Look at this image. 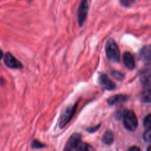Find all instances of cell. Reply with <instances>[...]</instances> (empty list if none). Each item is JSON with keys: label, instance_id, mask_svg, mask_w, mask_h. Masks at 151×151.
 <instances>
[{"label": "cell", "instance_id": "cell-1", "mask_svg": "<svg viewBox=\"0 0 151 151\" xmlns=\"http://www.w3.org/2000/svg\"><path fill=\"white\" fill-rule=\"evenodd\" d=\"M106 54L111 62L118 63L120 60V50L116 43L112 38L109 39L106 43Z\"/></svg>", "mask_w": 151, "mask_h": 151}, {"label": "cell", "instance_id": "cell-2", "mask_svg": "<svg viewBox=\"0 0 151 151\" xmlns=\"http://www.w3.org/2000/svg\"><path fill=\"white\" fill-rule=\"evenodd\" d=\"M123 125L129 131H134L138 125V120L135 113L132 111H125L122 114Z\"/></svg>", "mask_w": 151, "mask_h": 151}, {"label": "cell", "instance_id": "cell-3", "mask_svg": "<svg viewBox=\"0 0 151 151\" xmlns=\"http://www.w3.org/2000/svg\"><path fill=\"white\" fill-rule=\"evenodd\" d=\"M77 106L75 105L72 106H68L66 109H64L60 114V119H59V126L60 128H63L70 122L71 119H72L73 116L75 115V111H76Z\"/></svg>", "mask_w": 151, "mask_h": 151}, {"label": "cell", "instance_id": "cell-4", "mask_svg": "<svg viewBox=\"0 0 151 151\" xmlns=\"http://www.w3.org/2000/svg\"><path fill=\"white\" fill-rule=\"evenodd\" d=\"M88 12V4L87 0H83L79 6L78 11V22H79L80 26H83L84 22L86 20Z\"/></svg>", "mask_w": 151, "mask_h": 151}, {"label": "cell", "instance_id": "cell-5", "mask_svg": "<svg viewBox=\"0 0 151 151\" xmlns=\"http://www.w3.org/2000/svg\"><path fill=\"white\" fill-rule=\"evenodd\" d=\"M3 57H4V62L5 65L10 69H21L23 66L21 62L15 58L14 56L11 53H5Z\"/></svg>", "mask_w": 151, "mask_h": 151}, {"label": "cell", "instance_id": "cell-6", "mask_svg": "<svg viewBox=\"0 0 151 151\" xmlns=\"http://www.w3.org/2000/svg\"><path fill=\"white\" fill-rule=\"evenodd\" d=\"M81 142V135L79 134H74L70 137L68 140L66 146H65V150H76L77 147L79 143Z\"/></svg>", "mask_w": 151, "mask_h": 151}, {"label": "cell", "instance_id": "cell-7", "mask_svg": "<svg viewBox=\"0 0 151 151\" xmlns=\"http://www.w3.org/2000/svg\"><path fill=\"white\" fill-rule=\"evenodd\" d=\"M99 83L106 90H113L116 87L114 83L106 74H100L99 76Z\"/></svg>", "mask_w": 151, "mask_h": 151}, {"label": "cell", "instance_id": "cell-8", "mask_svg": "<svg viewBox=\"0 0 151 151\" xmlns=\"http://www.w3.org/2000/svg\"><path fill=\"white\" fill-rule=\"evenodd\" d=\"M129 100V97L125 94H116L109 97L107 100V103L109 106H114L119 103H124Z\"/></svg>", "mask_w": 151, "mask_h": 151}, {"label": "cell", "instance_id": "cell-9", "mask_svg": "<svg viewBox=\"0 0 151 151\" xmlns=\"http://www.w3.org/2000/svg\"><path fill=\"white\" fill-rule=\"evenodd\" d=\"M123 62L125 66L130 70H132L135 68V60H134V56L130 53L129 52H126L123 55Z\"/></svg>", "mask_w": 151, "mask_h": 151}, {"label": "cell", "instance_id": "cell-10", "mask_svg": "<svg viewBox=\"0 0 151 151\" xmlns=\"http://www.w3.org/2000/svg\"><path fill=\"white\" fill-rule=\"evenodd\" d=\"M139 59L142 61L151 60V45H146L139 52Z\"/></svg>", "mask_w": 151, "mask_h": 151}, {"label": "cell", "instance_id": "cell-11", "mask_svg": "<svg viewBox=\"0 0 151 151\" xmlns=\"http://www.w3.org/2000/svg\"><path fill=\"white\" fill-rule=\"evenodd\" d=\"M151 77V64H148L143 68L140 73V79L143 83H147Z\"/></svg>", "mask_w": 151, "mask_h": 151}, {"label": "cell", "instance_id": "cell-12", "mask_svg": "<svg viewBox=\"0 0 151 151\" xmlns=\"http://www.w3.org/2000/svg\"><path fill=\"white\" fill-rule=\"evenodd\" d=\"M114 137L112 133V131H107L103 135V138H102V141L105 145H110L114 142Z\"/></svg>", "mask_w": 151, "mask_h": 151}, {"label": "cell", "instance_id": "cell-13", "mask_svg": "<svg viewBox=\"0 0 151 151\" xmlns=\"http://www.w3.org/2000/svg\"><path fill=\"white\" fill-rule=\"evenodd\" d=\"M94 150L93 147H91V146L85 142H83L82 141L79 143L78 146L77 147L76 150L78 151H88V150Z\"/></svg>", "mask_w": 151, "mask_h": 151}, {"label": "cell", "instance_id": "cell-14", "mask_svg": "<svg viewBox=\"0 0 151 151\" xmlns=\"http://www.w3.org/2000/svg\"><path fill=\"white\" fill-rule=\"evenodd\" d=\"M111 76L113 77L114 79L117 80L119 81H122V80L125 78V75L123 73L119 72V71H112L111 72Z\"/></svg>", "mask_w": 151, "mask_h": 151}, {"label": "cell", "instance_id": "cell-15", "mask_svg": "<svg viewBox=\"0 0 151 151\" xmlns=\"http://www.w3.org/2000/svg\"><path fill=\"white\" fill-rule=\"evenodd\" d=\"M142 99L145 102H150L151 100V89L147 88L142 94Z\"/></svg>", "mask_w": 151, "mask_h": 151}, {"label": "cell", "instance_id": "cell-16", "mask_svg": "<svg viewBox=\"0 0 151 151\" xmlns=\"http://www.w3.org/2000/svg\"><path fill=\"white\" fill-rule=\"evenodd\" d=\"M143 125L146 129L151 128V114H148L145 117L143 121Z\"/></svg>", "mask_w": 151, "mask_h": 151}, {"label": "cell", "instance_id": "cell-17", "mask_svg": "<svg viewBox=\"0 0 151 151\" xmlns=\"http://www.w3.org/2000/svg\"><path fill=\"white\" fill-rule=\"evenodd\" d=\"M143 138H144L145 142H151V128L150 129H147V131L145 132L144 135H143Z\"/></svg>", "mask_w": 151, "mask_h": 151}, {"label": "cell", "instance_id": "cell-18", "mask_svg": "<svg viewBox=\"0 0 151 151\" xmlns=\"http://www.w3.org/2000/svg\"><path fill=\"white\" fill-rule=\"evenodd\" d=\"M136 0H119L120 1L121 4L124 7H130L131 5H132L134 4V2Z\"/></svg>", "mask_w": 151, "mask_h": 151}, {"label": "cell", "instance_id": "cell-19", "mask_svg": "<svg viewBox=\"0 0 151 151\" xmlns=\"http://www.w3.org/2000/svg\"><path fill=\"white\" fill-rule=\"evenodd\" d=\"M32 147L35 149H39V148H43V147H44V145L43 144H41L40 142L37 141V140H34L32 143Z\"/></svg>", "mask_w": 151, "mask_h": 151}, {"label": "cell", "instance_id": "cell-20", "mask_svg": "<svg viewBox=\"0 0 151 151\" xmlns=\"http://www.w3.org/2000/svg\"><path fill=\"white\" fill-rule=\"evenodd\" d=\"M100 125H97V126L94 127V128H90V129H88V131H89V132H91V133L94 132V131H97V130L98 129V128H100Z\"/></svg>", "mask_w": 151, "mask_h": 151}, {"label": "cell", "instance_id": "cell-21", "mask_svg": "<svg viewBox=\"0 0 151 151\" xmlns=\"http://www.w3.org/2000/svg\"><path fill=\"white\" fill-rule=\"evenodd\" d=\"M130 151H140V148L137 147H132L131 148H129Z\"/></svg>", "mask_w": 151, "mask_h": 151}, {"label": "cell", "instance_id": "cell-22", "mask_svg": "<svg viewBox=\"0 0 151 151\" xmlns=\"http://www.w3.org/2000/svg\"><path fill=\"white\" fill-rule=\"evenodd\" d=\"M3 55H4V54H3L2 51H1V50H0V60H1V59L2 58Z\"/></svg>", "mask_w": 151, "mask_h": 151}, {"label": "cell", "instance_id": "cell-23", "mask_svg": "<svg viewBox=\"0 0 151 151\" xmlns=\"http://www.w3.org/2000/svg\"><path fill=\"white\" fill-rule=\"evenodd\" d=\"M147 150H148V151H151V146H150V147H149L148 148H147Z\"/></svg>", "mask_w": 151, "mask_h": 151}]
</instances>
